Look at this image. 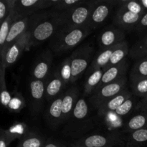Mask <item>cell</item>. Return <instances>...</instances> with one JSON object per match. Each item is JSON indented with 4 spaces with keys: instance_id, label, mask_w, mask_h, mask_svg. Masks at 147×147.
I'll use <instances>...</instances> for the list:
<instances>
[{
    "instance_id": "cell-35",
    "label": "cell",
    "mask_w": 147,
    "mask_h": 147,
    "mask_svg": "<svg viewBox=\"0 0 147 147\" xmlns=\"http://www.w3.org/2000/svg\"><path fill=\"white\" fill-rule=\"evenodd\" d=\"M83 0H58L57 4L53 8V9L60 12H66L70 11L75 7L83 4Z\"/></svg>"
},
{
    "instance_id": "cell-39",
    "label": "cell",
    "mask_w": 147,
    "mask_h": 147,
    "mask_svg": "<svg viewBox=\"0 0 147 147\" xmlns=\"http://www.w3.org/2000/svg\"><path fill=\"white\" fill-rule=\"evenodd\" d=\"M136 111H147V94L144 97L141 98V100L138 102V104L136 106Z\"/></svg>"
},
{
    "instance_id": "cell-14",
    "label": "cell",
    "mask_w": 147,
    "mask_h": 147,
    "mask_svg": "<svg viewBox=\"0 0 147 147\" xmlns=\"http://www.w3.org/2000/svg\"><path fill=\"white\" fill-rule=\"evenodd\" d=\"M28 25L29 17L20 18L14 20L11 28H10L8 36L7 37V40H6L5 45H4V47L0 50L1 60H3L4 59L6 53H7L9 47L11 45V44L27 32Z\"/></svg>"
},
{
    "instance_id": "cell-37",
    "label": "cell",
    "mask_w": 147,
    "mask_h": 147,
    "mask_svg": "<svg viewBox=\"0 0 147 147\" xmlns=\"http://www.w3.org/2000/svg\"><path fill=\"white\" fill-rule=\"evenodd\" d=\"M17 136L14 133L1 129L0 134V147H8L9 144L17 139Z\"/></svg>"
},
{
    "instance_id": "cell-31",
    "label": "cell",
    "mask_w": 147,
    "mask_h": 147,
    "mask_svg": "<svg viewBox=\"0 0 147 147\" xmlns=\"http://www.w3.org/2000/svg\"><path fill=\"white\" fill-rule=\"evenodd\" d=\"M58 70L59 74L61 77L62 80L64 82L65 86L70 84L71 82L72 77V67H71V59L70 57H66L60 66Z\"/></svg>"
},
{
    "instance_id": "cell-38",
    "label": "cell",
    "mask_w": 147,
    "mask_h": 147,
    "mask_svg": "<svg viewBox=\"0 0 147 147\" xmlns=\"http://www.w3.org/2000/svg\"><path fill=\"white\" fill-rule=\"evenodd\" d=\"M147 29V11L143 15L140 22L138 24L136 30L137 32H143Z\"/></svg>"
},
{
    "instance_id": "cell-9",
    "label": "cell",
    "mask_w": 147,
    "mask_h": 147,
    "mask_svg": "<svg viewBox=\"0 0 147 147\" xmlns=\"http://www.w3.org/2000/svg\"><path fill=\"white\" fill-rule=\"evenodd\" d=\"M113 6V0L96 1L94 9L88 22V27L93 31L103 25L110 16Z\"/></svg>"
},
{
    "instance_id": "cell-16",
    "label": "cell",
    "mask_w": 147,
    "mask_h": 147,
    "mask_svg": "<svg viewBox=\"0 0 147 147\" xmlns=\"http://www.w3.org/2000/svg\"><path fill=\"white\" fill-rule=\"evenodd\" d=\"M79 89L78 87L73 86L64 92L63 99V116H62V124L66 123L71 117L78 100L79 98Z\"/></svg>"
},
{
    "instance_id": "cell-43",
    "label": "cell",
    "mask_w": 147,
    "mask_h": 147,
    "mask_svg": "<svg viewBox=\"0 0 147 147\" xmlns=\"http://www.w3.org/2000/svg\"><path fill=\"white\" fill-rule=\"evenodd\" d=\"M143 58H144V59H145V60H147V55H146V56H145V57H144Z\"/></svg>"
},
{
    "instance_id": "cell-40",
    "label": "cell",
    "mask_w": 147,
    "mask_h": 147,
    "mask_svg": "<svg viewBox=\"0 0 147 147\" xmlns=\"http://www.w3.org/2000/svg\"><path fill=\"white\" fill-rule=\"evenodd\" d=\"M42 147H65L64 145L62 144L57 141H55L53 139H49L45 142V145Z\"/></svg>"
},
{
    "instance_id": "cell-23",
    "label": "cell",
    "mask_w": 147,
    "mask_h": 147,
    "mask_svg": "<svg viewBox=\"0 0 147 147\" xmlns=\"http://www.w3.org/2000/svg\"><path fill=\"white\" fill-rule=\"evenodd\" d=\"M103 69H99L88 74L84 83V96H90L97 89L103 77Z\"/></svg>"
},
{
    "instance_id": "cell-36",
    "label": "cell",
    "mask_w": 147,
    "mask_h": 147,
    "mask_svg": "<svg viewBox=\"0 0 147 147\" xmlns=\"http://www.w3.org/2000/svg\"><path fill=\"white\" fill-rule=\"evenodd\" d=\"M17 0H1L0 1V23H2L14 10Z\"/></svg>"
},
{
    "instance_id": "cell-10",
    "label": "cell",
    "mask_w": 147,
    "mask_h": 147,
    "mask_svg": "<svg viewBox=\"0 0 147 147\" xmlns=\"http://www.w3.org/2000/svg\"><path fill=\"white\" fill-rule=\"evenodd\" d=\"M97 40L101 50L109 48L126 41V32L116 26H109L100 32Z\"/></svg>"
},
{
    "instance_id": "cell-5",
    "label": "cell",
    "mask_w": 147,
    "mask_h": 147,
    "mask_svg": "<svg viewBox=\"0 0 147 147\" xmlns=\"http://www.w3.org/2000/svg\"><path fill=\"white\" fill-rule=\"evenodd\" d=\"M93 47L88 44L83 45L76 49L70 57L71 59L72 77L70 83H75L84 73L89 64H91Z\"/></svg>"
},
{
    "instance_id": "cell-29",
    "label": "cell",
    "mask_w": 147,
    "mask_h": 147,
    "mask_svg": "<svg viewBox=\"0 0 147 147\" xmlns=\"http://www.w3.org/2000/svg\"><path fill=\"white\" fill-rule=\"evenodd\" d=\"M45 142L44 137L31 134L23 137L17 147H42Z\"/></svg>"
},
{
    "instance_id": "cell-17",
    "label": "cell",
    "mask_w": 147,
    "mask_h": 147,
    "mask_svg": "<svg viewBox=\"0 0 147 147\" xmlns=\"http://www.w3.org/2000/svg\"><path fill=\"white\" fill-rule=\"evenodd\" d=\"M64 92L50 103L47 112L45 113L46 121L51 128H56L62 124V116H63V99Z\"/></svg>"
},
{
    "instance_id": "cell-11",
    "label": "cell",
    "mask_w": 147,
    "mask_h": 147,
    "mask_svg": "<svg viewBox=\"0 0 147 147\" xmlns=\"http://www.w3.org/2000/svg\"><path fill=\"white\" fill-rule=\"evenodd\" d=\"M30 47L31 45H30V34L27 31L25 34L21 36L9 47L6 53L4 59L1 60V63H2L6 67H9L19 60L26 49L30 48Z\"/></svg>"
},
{
    "instance_id": "cell-32",
    "label": "cell",
    "mask_w": 147,
    "mask_h": 147,
    "mask_svg": "<svg viewBox=\"0 0 147 147\" xmlns=\"http://www.w3.org/2000/svg\"><path fill=\"white\" fill-rule=\"evenodd\" d=\"M118 6L122 7L126 9L128 11L133 12L134 14H141L143 16L146 12V10L142 5L139 1H134V0H121L119 1Z\"/></svg>"
},
{
    "instance_id": "cell-2",
    "label": "cell",
    "mask_w": 147,
    "mask_h": 147,
    "mask_svg": "<svg viewBox=\"0 0 147 147\" xmlns=\"http://www.w3.org/2000/svg\"><path fill=\"white\" fill-rule=\"evenodd\" d=\"M91 32L87 25L70 27L65 24L50 38V47L55 54L64 53L78 45Z\"/></svg>"
},
{
    "instance_id": "cell-19",
    "label": "cell",
    "mask_w": 147,
    "mask_h": 147,
    "mask_svg": "<svg viewBox=\"0 0 147 147\" xmlns=\"http://www.w3.org/2000/svg\"><path fill=\"white\" fill-rule=\"evenodd\" d=\"M65 87L58 70H56L45 81V98L47 100H53L58 97Z\"/></svg>"
},
{
    "instance_id": "cell-22",
    "label": "cell",
    "mask_w": 147,
    "mask_h": 147,
    "mask_svg": "<svg viewBox=\"0 0 147 147\" xmlns=\"http://www.w3.org/2000/svg\"><path fill=\"white\" fill-rule=\"evenodd\" d=\"M115 48V46L109 48L101 50V51L96 56L94 60L92 61L91 64L90 65L88 74L95 70H99V69H104L105 67L108 65L109 60H110L111 56L112 53Z\"/></svg>"
},
{
    "instance_id": "cell-34",
    "label": "cell",
    "mask_w": 147,
    "mask_h": 147,
    "mask_svg": "<svg viewBox=\"0 0 147 147\" xmlns=\"http://www.w3.org/2000/svg\"><path fill=\"white\" fill-rule=\"evenodd\" d=\"M131 93L136 97L143 98L147 94V78L131 82Z\"/></svg>"
},
{
    "instance_id": "cell-27",
    "label": "cell",
    "mask_w": 147,
    "mask_h": 147,
    "mask_svg": "<svg viewBox=\"0 0 147 147\" xmlns=\"http://www.w3.org/2000/svg\"><path fill=\"white\" fill-rule=\"evenodd\" d=\"M147 55V34L142 40L136 42L129 50V55L135 59L143 58Z\"/></svg>"
},
{
    "instance_id": "cell-18",
    "label": "cell",
    "mask_w": 147,
    "mask_h": 147,
    "mask_svg": "<svg viewBox=\"0 0 147 147\" xmlns=\"http://www.w3.org/2000/svg\"><path fill=\"white\" fill-rule=\"evenodd\" d=\"M133 96L131 92L129 91L127 88L118 94L115 97L109 99L107 101L101 105L97 109V113L100 117L107 116L109 113L115 112L122 104L125 100H127L130 97Z\"/></svg>"
},
{
    "instance_id": "cell-15",
    "label": "cell",
    "mask_w": 147,
    "mask_h": 147,
    "mask_svg": "<svg viewBox=\"0 0 147 147\" xmlns=\"http://www.w3.org/2000/svg\"><path fill=\"white\" fill-rule=\"evenodd\" d=\"M53 65V53L45 51L36 61L32 70V78L45 81L50 77Z\"/></svg>"
},
{
    "instance_id": "cell-25",
    "label": "cell",
    "mask_w": 147,
    "mask_h": 147,
    "mask_svg": "<svg viewBox=\"0 0 147 147\" xmlns=\"http://www.w3.org/2000/svg\"><path fill=\"white\" fill-rule=\"evenodd\" d=\"M142 129H147V111L142 112L132 116L125 124L123 132L129 133Z\"/></svg>"
},
{
    "instance_id": "cell-42",
    "label": "cell",
    "mask_w": 147,
    "mask_h": 147,
    "mask_svg": "<svg viewBox=\"0 0 147 147\" xmlns=\"http://www.w3.org/2000/svg\"><path fill=\"white\" fill-rule=\"evenodd\" d=\"M73 147H89V146H78V145H75Z\"/></svg>"
},
{
    "instance_id": "cell-20",
    "label": "cell",
    "mask_w": 147,
    "mask_h": 147,
    "mask_svg": "<svg viewBox=\"0 0 147 147\" xmlns=\"http://www.w3.org/2000/svg\"><path fill=\"white\" fill-rule=\"evenodd\" d=\"M127 68L128 63L127 61L125 60L122 63L104 70L103 77H102L101 80H100L97 89L103 87L106 85L109 84V83L117 81V80L121 79L122 78L125 77L126 71H127Z\"/></svg>"
},
{
    "instance_id": "cell-1",
    "label": "cell",
    "mask_w": 147,
    "mask_h": 147,
    "mask_svg": "<svg viewBox=\"0 0 147 147\" xmlns=\"http://www.w3.org/2000/svg\"><path fill=\"white\" fill-rule=\"evenodd\" d=\"M65 25L63 12L53 9L37 12L29 17L27 32L30 45L37 46L51 38L60 27Z\"/></svg>"
},
{
    "instance_id": "cell-41",
    "label": "cell",
    "mask_w": 147,
    "mask_h": 147,
    "mask_svg": "<svg viewBox=\"0 0 147 147\" xmlns=\"http://www.w3.org/2000/svg\"><path fill=\"white\" fill-rule=\"evenodd\" d=\"M139 1H140V3L142 4V5L143 6L144 9L147 11V0H140Z\"/></svg>"
},
{
    "instance_id": "cell-3",
    "label": "cell",
    "mask_w": 147,
    "mask_h": 147,
    "mask_svg": "<svg viewBox=\"0 0 147 147\" xmlns=\"http://www.w3.org/2000/svg\"><path fill=\"white\" fill-rule=\"evenodd\" d=\"M93 127L89 117V109L87 101L83 97H79L71 117L66 123L63 130L65 135L71 137H79Z\"/></svg>"
},
{
    "instance_id": "cell-33",
    "label": "cell",
    "mask_w": 147,
    "mask_h": 147,
    "mask_svg": "<svg viewBox=\"0 0 147 147\" xmlns=\"http://www.w3.org/2000/svg\"><path fill=\"white\" fill-rule=\"evenodd\" d=\"M137 97L133 96L128 98L127 100H125L123 104L114 112L118 116H124L129 114L131 111L136 109V106L138 104Z\"/></svg>"
},
{
    "instance_id": "cell-30",
    "label": "cell",
    "mask_w": 147,
    "mask_h": 147,
    "mask_svg": "<svg viewBox=\"0 0 147 147\" xmlns=\"http://www.w3.org/2000/svg\"><path fill=\"white\" fill-rule=\"evenodd\" d=\"M14 22V10H13L11 14L1 24V27H0V50L2 49L5 45L6 40H7L10 28H11Z\"/></svg>"
},
{
    "instance_id": "cell-21",
    "label": "cell",
    "mask_w": 147,
    "mask_h": 147,
    "mask_svg": "<svg viewBox=\"0 0 147 147\" xmlns=\"http://www.w3.org/2000/svg\"><path fill=\"white\" fill-rule=\"evenodd\" d=\"M129 50H130L129 48V44L126 40L115 46L114 50L111 56L110 60L103 70H107L109 67H113V66L124 61L126 60V56L129 55Z\"/></svg>"
},
{
    "instance_id": "cell-4",
    "label": "cell",
    "mask_w": 147,
    "mask_h": 147,
    "mask_svg": "<svg viewBox=\"0 0 147 147\" xmlns=\"http://www.w3.org/2000/svg\"><path fill=\"white\" fill-rule=\"evenodd\" d=\"M125 132H106L84 136L79 139L76 145L89 147H125Z\"/></svg>"
},
{
    "instance_id": "cell-8",
    "label": "cell",
    "mask_w": 147,
    "mask_h": 147,
    "mask_svg": "<svg viewBox=\"0 0 147 147\" xmlns=\"http://www.w3.org/2000/svg\"><path fill=\"white\" fill-rule=\"evenodd\" d=\"M57 1L58 0H17L14 9V20L30 17L40 10L53 8Z\"/></svg>"
},
{
    "instance_id": "cell-28",
    "label": "cell",
    "mask_w": 147,
    "mask_h": 147,
    "mask_svg": "<svg viewBox=\"0 0 147 147\" xmlns=\"http://www.w3.org/2000/svg\"><path fill=\"white\" fill-rule=\"evenodd\" d=\"M6 67L1 63L0 65V86H1V104L7 107L11 103V96L7 88L5 80Z\"/></svg>"
},
{
    "instance_id": "cell-26",
    "label": "cell",
    "mask_w": 147,
    "mask_h": 147,
    "mask_svg": "<svg viewBox=\"0 0 147 147\" xmlns=\"http://www.w3.org/2000/svg\"><path fill=\"white\" fill-rule=\"evenodd\" d=\"M147 78V60L144 58L139 59L134 65L130 73L131 82L139 79Z\"/></svg>"
},
{
    "instance_id": "cell-13",
    "label": "cell",
    "mask_w": 147,
    "mask_h": 147,
    "mask_svg": "<svg viewBox=\"0 0 147 147\" xmlns=\"http://www.w3.org/2000/svg\"><path fill=\"white\" fill-rule=\"evenodd\" d=\"M142 17L141 14H134L123 7H119L113 17V22L116 27L125 32L131 31L136 28Z\"/></svg>"
},
{
    "instance_id": "cell-6",
    "label": "cell",
    "mask_w": 147,
    "mask_h": 147,
    "mask_svg": "<svg viewBox=\"0 0 147 147\" xmlns=\"http://www.w3.org/2000/svg\"><path fill=\"white\" fill-rule=\"evenodd\" d=\"M127 79L126 77L109 83L101 88L96 89L88 98V101L94 109H98L103 103L109 99L115 97L126 88Z\"/></svg>"
},
{
    "instance_id": "cell-12",
    "label": "cell",
    "mask_w": 147,
    "mask_h": 147,
    "mask_svg": "<svg viewBox=\"0 0 147 147\" xmlns=\"http://www.w3.org/2000/svg\"><path fill=\"white\" fill-rule=\"evenodd\" d=\"M30 106L33 116H37L40 111L45 98V81L32 78L30 82Z\"/></svg>"
},
{
    "instance_id": "cell-24",
    "label": "cell",
    "mask_w": 147,
    "mask_h": 147,
    "mask_svg": "<svg viewBox=\"0 0 147 147\" xmlns=\"http://www.w3.org/2000/svg\"><path fill=\"white\" fill-rule=\"evenodd\" d=\"M125 147H141L147 142V129L126 133Z\"/></svg>"
},
{
    "instance_id": "cell-7",
    "label": "cell",
    "mask_w": 147,
    "mask_h": 147,
    "mask_svg": "<svg viewBox=\"0 0 147 147\" xmlns=\"http://www.w3.org/2000/svg\"><path fill=\"white\" fill-rule=\"evenodd\" d=\"M96 1H85L70 11L63 12L65 24L70 27H83L88 24Z\"/></svg>"
}]
</instances>
